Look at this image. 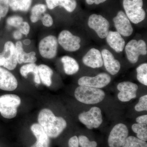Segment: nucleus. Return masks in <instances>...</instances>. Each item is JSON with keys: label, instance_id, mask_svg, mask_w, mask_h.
<instances>
[{"label": "nucleus", "instance_id": "nucleus-10", "mask_svg": "<svg viewBox=\"0 0 147 147\" xmlns=\"http://www.w3.org/2000/svg\"><path fill=\"white\" fill-rule=\"evenodd\" d=\"M58 39L56 37L49 35L40 40L39 44L40 54L45 59H53L57 53Z\"/></svg>", "mask_w": 147, "mask_h": 147}, {"label": "nucleus", "instance_id": "nucleus-26", "mask_svg": "<svg viewBox=\"0 0 147 147\" xmlns=\"http://www.w3.org/2000/svg\"><path fill=\"white\" fill-rule=\"evenodd\" d=\"M46 10V6L42 4L35 5L31 9L30 20L32 23H35L40 20L42 15Z\"/></svg>", "mask_w": 147, "mask_h": 147}, {"label": "nucleus", "instance_id": "nucleus-40", "mask_svg": "<svg viewBox=\"0 0 147 147\" xmlns=\"http://www.w3.org/2000/svg\"><path fill=\"white\" fill-rule=\"evenodd\" d=\"M31 40L30 39H25L24 40V43L26 45H29L30 44Z\"/></svg>", "mask_w": 147, "mask_h": 147}, {"label": "nucleus", "instance_id": "nucleus-17", "mask_svg": "<svg viewBox=\"0 0 147 147\" xmlns=\"http://www.w3.org/2000/svg\"><path fill=\"white\" fill-rule=\"evenodd\" d=\"M83 63L92 68H99L103 65L102 55L97 49L93 48L83 57Z\"/></svg>", "mask_w": 147, "mask_h": 147}, {"label": "nucleus", "instance_id": "nucleus-14", "mask_svg": "<svg viewBox=\"0 0 147 147\" xmlns=\"http://www.w3.org/2000/svg\"><path fill=\"white\" fill-rule=\"evenodd\" d=\"M117 88L120 91L118 98L122 102H127L137 97L138 86L136 84L129 82H121L117 85Z\"/></svg>", "mask_w": 147, "mask_h": 147}, {"label": "nucleus", "instance_id": "nucleus-16", "mask_svg": "<svg viewBox=\"0 0 147 147\" xmlns=\"http://www.w3.org/2000/svg\"><path fill=\"white\" fill-rule=\"evenodd\" d=\"M103 63L107 71L111 75L117 74L121 68L119 61L115 59L114 55L107 49H103L101 52Z\"/></svg>", "mask_w": 147, "mask_h": 147}, {"label": "nucleus", "instance_id": "nucleus-23", "mask_svg": "<svg viewBox=\"0 0 147 147\" xmlns=\"http://www.w3.org/2000/svg\"><path fill=\"white\" fill-rule=\"evenodd\" d=\"M38 70L40 79H41L42 84L47 87H50L52 84L53 70L48 66L44 64L38 66Z\"/></svg>", "mask_w": 147, "mask_h": 147}, {"label": "nucleus", "instance_id": "nucleus-30", "mask_svg": "<svg viewBox=\"0 0 147 147\" xmlns=\"http://www.w3.org/2000/svg\"><path fill=\"white\" fill-rule=\"evenodd\" d=\"M79 145L82 147H96L97 144L95 141H90L88 137L81 135L78 138Z\"/></svg>", "mask_w": 147, "mask_h": 147}, {"label": "nucleus", "instance_id": "nucleus-37", "mask_svg": "<svg viewBox=\"0 0 147 147\" xmlns=\"http://www.w3.org/2000/svg\"><path fill=\"white\" fill-rule=\"evenodd\" d=\"M137 123L140 124H147V115H144L139 116L136 119Z\"/></svg>", "mask_w": 147, "mask_h": 147}, {"label": "nucleus", "instance_id": "nucleus-27", "mask_svg": "<svg viewBox=\"0 0 147 147\" xmlns=\"http://www.w3.org/2000/svg\"><path fill=\"white\" fill-rule=\"evenodd\" d=\"M132 131L137 134V138L147 141V127L146 124L134 123L131 126Z\"/></svg>", "mask_w": 147, "mask_h": 147}, {"label": "nucleus", "instance_id": "nucleus-34", "mask_svg": "<svg viewBox=\"0 0 147 147\" xmlns=\"http://www.w3.org/2000/svg\"><path fill=\"white\" fill-rule=\"evenodd\" d=\"M40 20L42 21V24L45 27L51 26L53 24V18L48 13H45L43 16H41Z\"/></svg>", "mask_w": 147, "mask_h": 147}, {"label": "nucleus", "instance_id": "nucleus-18", "mask_svg": "<svg viewBox=\"0 0 147 147\" xmlns=\"http://www.w3.org/2000/svg\"><path fill=\"white\" fill-rule=\"evenodd\" d=\"M30 129L36 139V143L30 147H50L49 137L39 123L33 124Z\"/></svg>", "mask_w": 147, "mask_h": 147}, {"label": "nucleus", "instance_id": "nucleus-29", "mask_svg": "<svg viewBox=\"0 0 147 147\" xmlns=\"http://www.w3.org/2000/svg\"><path fill=\"white\" fill-rule=\"evenodd\" d=\"M137 79L145 86H147V64L144 63L137 67Z\"/></svg>", "mask_w": 147, "mask_h": 147}, {"label": "nucleus", "instance_id": "nucleus-36", "mask_svg": "<svg viewBox=\"0 0 147 147\" xmlns=\"http://www.w3.org/2000/svg\"><path fill=\"white\" fill-rule=\"evenodd\" d=\"M68 146L69 147H79V140L77 136H73L69 139Z\"/></svg>", "mask_w": 147, "mask_h": 147}, {"label": "nucleus", "instance_id": "nucleus-35", "mask_svg": "<svg viewBox=\"0 0 147 147\" xmlns=\"http://www.w3.org/2000/svg\"><path fill=\"white\" fill-rule=\"evenodd\" d=\"M18 30L21 33L27 35L30 31V26L28 22L26 21H23L21 25L18 27Z\"/></svg>", "mask_w": 147, "mask_h": 147}, {"label": "nucleus", "instance_id": "nucleus-31", "mask_svg": "<svg viewBox=\"0 0 147 147\" xmlns=\"http://www.w3.org/2000/svg\"><path fill=\"white\" fill-rule=\"evenodd\" d=\"M135 110L137 112L147 110V95H145L140 97L139 102L135 106Z\"/></svg>", "mask_w": 147, "mask_h": 147}, {"label": "nucleus", "instance_id": "nucleus-8", "mask_svg": "<svg viewBox=\"0 0 147 147\" xmlns=\"http://www.w3.org/2000/svg\"><path fill=\"white\" fill-rule=\"evenodd\" d=\"M127 127L123 123L116 125L110 131L108 143L110 147H121L124 144L128 135Z\"/></svg>", "mask_w": 147, "mask_h": 147}, {"label": "nucleus", "instance_id": "nucleus-33", "mask_svg": "<svg viewBox=\"0 0 147 147\" xmlns=\"http://www.w3.org/2000/svg\"><path fill=\"white\" fill-rule=\"evenodd\" d=\"M9 9V0H0V20L7 15Z\"/></svg>", "mask_w": 147, "mask_h": 147}, {"label": "nucleus", "instance_id": "nucleus-13", "mask_svg": "<svg viewBox=\"0 0 147 147\" xmlns=\"http://www.w3.org/2000/svg\"><path fill=\"white\" fill-rule=\"evenodd\" d=\"M117 32L124 36H129L133 32L130 21L123 11H119L113 19Z\"/></svg>", "mask_w": 147, "mask_h": 147}, {"label": "nucleus", "instance_id": "nucleus-38", "mask_svg": "<svg viewBox=\"0 0 147 147\" xmlns=\"http://www.w3.org/2000/svg\"><path fill=\"white\" fill-rule=\"evenodd\" d=\"M107 0H86L87 3L90 5L93 4H95L96 5L100 4V3L105 2Z\"/></svg>", "mask_w": 147, "mask_h": 147}, {"label": "nucleus", "instance_id": "nucleus-11", "mask_svg": "<svg viewBox=\"0 0 147 147\" xmlns=\"http://www.w3.org/2000/svg\"><path fill=\"white\" fill-rule=\"evenodd\" d=\"M58 42L66 51L74 52L80 49L81 39L74 35L71 32L64 30L61 32L58 39Z\"/></svg>", "mask_w": 147, "mask_h": 147}, {"label": "nucleus", "instance_id": "nucleus-25", "mask_svg": "<svg viewBox=\"0 0 147 147\" xmlns=\"http://www.w3.org/2000/svg\"><path fill=\"white\" fill-rule=\"evenodd\" d=\"M32 0H9V7L13 11H26L29 10Z\"/></svg>", "mask_w": 147, "mask_h": 147}, {"label": "nucleus", "instance_id": "nucleus-28", "mask_svg": "<svg viewBox=\"0 0 147 147\" xmlns=\"http://www.w3.org/2000/svg\"><path fill=\"white\" fill-rule=\"evenodd\" d=\"M122 147H147L146 141L133 137L129 136L127 138Z\"/></svg>", "mask_w": 147, "mask_h": 147}, {"label": "nucleus", "instance_id": "nucleus-20", "mask_svg": "<svg viewBox=\"0 0 147 147\" xmlns=\"http://www.w3.org/2000/svg\"><path fill=\"white\" fill-rule=\"evenodd\" d=\"M15 47L18 63H34L37 61L36 53L34 52L26 53L23 49V45L21 41L16 42Z\"/></svg>", "mask_w": 147, "mask_h": 147}, {"label": "nucleus", "instance_id": "nucleus-4", "mask_svg": "<svg viewBox=\"0 0 147 147\" xmlns=\"http://www.w3.org/2000/svg\"><path fill=\"white\" fill-rule=\"evenodd\" d=\"M123 6L126 16L133 24L144 20L146 13L143 8V0H123Z\"/></svg>", "mask_w": 147, "mask_h": 147}, {"label": "nucleus", "instance_id": "nucleus-24", "mask_svg": "<svg viewBox=\"0 0 147 147\" xmlns=\"http://www.w3.org/2000/svg\"><path fill=\"white\" fill-rule=\"evenodd\" d=\"M34 74V81L36 84L40 83V79L38 74V66L34 63H30L22 66L20 68V73L25 78H28L29 73Z\"/></svg>", "mask_w": 147, "mask_h": 147}, {"label": "nucleus", "instance_id": "nucleus-19", "mask_svg": "<svg viewBox=\"0 0 147 147\" xmlns=\"http://www.w3.org/2000/svg\"><path fill=\"white\" fill-rule=\"evenodd\" d=\"M106 38L108 45L117 53H121L123 51L125 41L117 32L109 31Z\"/></svg>", "mask_w": 147, "mask_h": 147}, {"label": "nucleus", "instance_id": "nucleus-1", "mask_svg": "<svg viewBox=\"0 0 147 147\" xmlns=\"http://www.w3.org/2000/svg\"><path fill=\"white\" fill-rule=\"evenodd\" d=\"M38 120V123L50 138L58 137L67 125L63 118L56 117L51 110L47 108L40 110Z\"/></svg>", "mask_w": 147, "mask_h": 147}, {"label": "nucleus", "instance_id": "nucleus-12", "mask_svg": "<svg viewBox=\"0 0 147 147\" xmlns=\"http://www.w3.org/2000/svg\"><path fill=\"white\" fill-rule=\"evenodd\" d=\"M111 77L108 74L101 73L95 76H84L78 81L80 86L101 88L107 86L111 82Z\"/></svg>", "mask_w": 147, "mask_h": 147}, {"label": "nucleus", "instance_id": "nucleus-5", "mask_svg": "<svg viewBox=\"0 0 147 147\" xmlns=\"http://www.w3.org/2000/svg\"><path fill=\"white\" fill-rule=\"evenodd\" d=\"M79 119L89 129L97 128L102 122L101 110L98 107H92L88 111L79 114Z\"/></svg>", "mask_w": 147, "mask_h": 147}, {"label": "nucleus", "instance_id": "nucleus-32", "mask_svg": "<svg viewBox=\"0 0 147 147\" xmlns=\"http://www.w3.org/2000/svg\"><path fill=\"white\" fill-rule=\"evenodd\" d=\"M23 22V18L18 16H11L7 20V23L8 25L15 28H18Z\"/></svg>", "mask_w": 147, "mask_h": 147}, {"label": "nucleus", "instance_id": "nucleus-9", "mask_svg": "<svg viewBox=\"0 0 147 147\" xmlns=\"http://www.w3.org/2000/svg\"><path fill=\"white\" fill-rule=\"evenodd\" d=\"M88 25L100 38H105L109 31L110 24L107 19L100 15L92 14L89 17Z\"/></svg>", "mask_w": 147, "mask_h": 147}, {"label": "nucleus", "instance_id": "nucleus-15", "mask_svg": "<svg viewBox=\"0 0 147 147\" xmlns=\"http://www.w3.org/2000/svg\"><path fill=\"white\" fill-rule=\"evenodd\" d=\"M18 82L15 76L0 66V89L11 91L16 90Z\"/></svg>", "mask_w": 147, "mask_h": 147}, {"label": "nucleus", "instance_id": "nucleus-3", "mask_svg": "<svg viewBox=\"0 0 147 147\" xmlns=\"http://www.w3.org/2000/svg\"><path fill=\"white\" fill-rule=\"evenodd\" d=\"M21 99L16 94H5L0 96V113L6 119L13 118L17 115V108Z\"/></svg>", "mask_w": 147, "mask_h": 147}, {"label": "nucleus", "instance_id": "nucleus-2", "mask_svg": "<svg viewBox=\"0 0 147 147\" xmlns=\"http://www.w3.org/2000/svg\"><path fill=\"white\" fill-rule=\"evenodd\" d=\"M74 95L79 102L91 105L102 101L105 97V93L99 88L80 86L75 90Z\"/></svg>", "mask_w": 147, "mask_h": 147}, {"label": "nucleus", "instance_id": "nucleus-7", "mask_svg": "<svg viewBox=\"0 0 147 147\" xmlns=\"http://www.w3.org/2000/svg\"><path fill=\"white\" fill-rule=\"evenodd\" d=\"M147 50L146 44L143 40H131L125 47L127 59L131 63L133 64L138 61L140 55H147Z\"/></svg>", "mask_w": 147, "mask_h": 147}, {"label": "nucleus", "instance_id": "nucleus-21", "mask_svg": "<svg viewBox=\"0 0 147 147\" xmlns=\"http://www.w3.org/2000/svg\"><path fill=\"white\" fill-rule=\"evenodd\" d=\"M46 3L49 9L61 6L69 12L73 11L77 5L76 0H46Z\"/></svg>", "mask_w": 147, "mask_h": 147}, {"label": "nucleus", "instance_id": "nucleus-6", "mask_svg": "<svg viewBox=\"0 0 147 147\" xmlns=\"http://www.w3.org/2000/svg\"><path fill=\"white\" fill-rule=\"evenodd\" d=\"M18 63L15 45L11 41L5 43L2 53H0V66L10 70L16 68Z\"/></svg>", "mask_w": 147, "mask_h": 147}, {"label": "nucleus", "instance_id": "nucleus-22", "mask_svg": "<svg viewBox=\"0 0 147 147\" xmlns=\"http://www.w3.org/2000/svg\"><path fill=\"white\" fill-rule=\"evenodd\" d=\"M61 61L63 63L65 72L67 75H72L79 71V64L74 58L69 56H63L61 58Z\"/></svg>", "mask_w": 147, "mask_h": 147}, {"label": "nucleus", "instance_id": "nucleus-39", "mask_svg": "<svg viewBox=\"0 0 147 147\" xmlns=\"http://www.w3.org/2000/svg\"><path fill=\"white\" fill-rule=\"evenodd\" d=\"M22 34L19 30L15 31L13 33V37L15 39H20L22 38Z\"/></svg>", "mask_w": 147, "mask_h": 147}]
</instances>
